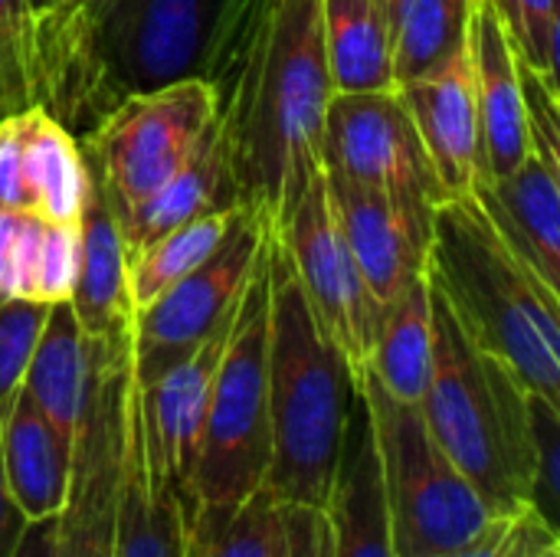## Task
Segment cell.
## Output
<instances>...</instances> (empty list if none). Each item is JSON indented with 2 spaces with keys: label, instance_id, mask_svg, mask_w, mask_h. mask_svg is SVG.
Masks as SVG:
<instances>
[{
  "label": "cell",
  "instance_id": "ba28073f",
  "mask_svg": "<svg viewBox=\"0 0 560 557\" xmlns=\"http://www.w3.org/2000/svg\"><path fill=\"white\" fill-rule=\"evenodd\" d=\"M430 286V282H427ZM433 302V371L417 404L440 450L476 486L486 506L502 515L528 506L515 486L505 450V410L486 355L456 325L446 302Z\"/></svg>",
  "mask_w": 560,
  "mask_h": 557
},
{
  "label": "cell",
  "instance_id": "8fae6325",
  "mask_svg": "<svg viewBox=\"0 0 560 557\" xmlns=\"http://www.w3.org/2000/svg\"><path fill=\"white\" fill-rule=\"evenodd\" d=\"M269 233L272 223L266 213L253 207H233L217 250L151 305L135 312L131 361L135 381L141 387L184 361L236 312Z\"/></svg>",
  "mask_w": 560,
  "mask_h": 557
},
{
  "label": "cell",
  "instance_id": "e575fe53",
  "mask_svg": "<svg viewBox=\"0 0 560 557\" xmlns=\"http://www.w3.org/2000/svg\"><path fill=\"white\" fill-rule=\"evenodd\" d=\"M532 440H535V492L532 506L558 525L560 509V407L532 394Z\"/></svg>",
  "mask_w": 560,
  "mask_h": 557
},
{
  "label": "cell",
  "instance_id": "d6a6232c",
  "mask_svg": "<svg viewBox=\"0 0 560 557\" xmlns=\"http://www.w3.org/2000/svg\"><path fill=\"white\" fill-rule=\"evenodd\" d=\"M505 26L515 56L548 76H558V0H489Z\"/></svg>",
  "mask_w": 560,
  "mask_h": 557
},
{
  "label": "cell",
  "instance_id": "9a60e30c",
  "mask_svg": "<svg viewBox=\"0 0 560 557\" xmlns=\"http://www.w3.org/2000/svg\"><path fill=\"white\" fill-rule=\"evenodd\" d=\"M466 53L479 115V181L509 177L528 158V131L518 56L489 0L472 7Z\"/></svg>",
  "mask_w": 560,
  "mask_h": 557
},
{
  "label": "cell",
  "instance_id": "9c48e42d",
  "mask_svg": "<svg viewBox=\"0 0 560 557\" xmlns=\"http://www.w3.org/2000/svg\"><path fill=\"white\" fill-rule=\"evenodd\" d=\"M213 121V92L203 76H187L148 92L125 95L79 141L102 171L112 217L164 187L194 154Z\"/></svg>",
  "mask_w": 560,
  "mask_h": 557
},
{
  "label": "cell",
  "instance_id": "603a6c76",
  "mask_svg": "<svg viewBox=\"0 0 560 557\" xmlns=\"http://www.w3.org/2000/svg\"><path fill=\"white\" fill-rule=\"evenodd\" d=\"M20 167L26 210L49 223L79 227L89 197L85 151L43 105L20 112Z\"/></svg>",
  "mask_w": 560,
  "mask_h": 557
},
{
  "label": "cell",
  "instance_id": "74e56055",
  "mask_svg": "<svg viewBox=\"0 0 560 557\" xmlns=\"http://www.w3.org/2000/svg\"><path fill=\"white\" fill-rule=\"evenodd\" d=\"M56 535H59V515L33 519V522H26L10 557H59L56 555Z\"/></svg>",
  "mask_w": 560,
  "mask_h": 557
},
{
  "label": "cell",
  "instance_id": "4fadbf2b",
  "mask_svg": "<svg viewBox=\"0 0 560 557\" xmlns=\"http://www.w3.org/2000/svg\"><path fill=\"white\" fill-rule=\"evenodd\" d=\"M233 315L184 361L151 384H138V423L148 463L161 469L180 496L184 512H194V466L207 420L213 378L226 348Z\"/></svg>",
  "mask_w": 560,
  "mask_h": 557
},
{
  "label": "cell",
  "instance_id": "7bdbcfd3",
  "mask_svg": "<svg viewBox=\"0 0 560 557\" xmlns=\"http://www.w3.org/2000/svg\"><path fill=\"white\" fill-rule=\"evenodd\" d=\"M545 557H560V548H558V552H551V555H545Z\"/></svg>",
  "mask_w": 560,
  "mask_h": 557
},
{
  "label": "cell",
  "instance_id": "5b68a950",
  "mask_svg": "<svg viewBox=\"0 0 560 557\" xmlns=\"http://www.w3.org/2000/svg\"><path fill=\"white\" fill-rule=\"evenodd\" d=\"M269 250L249 272L236 302L226 348L213 378L194 466L197 506H240L266 486L272 460L269 427Z\"/></svg>",
  "mask_w": 560,
  "mask_h": 557
},
{
  "label": "cell",
  "instance_id": "44dd1931",
  "mask_svg": "<svg viewBox=\"0 0 560 557\" xmlns=\"http://www.w3.org/2000/svg\"><path fill=\"white\" fill-rule=\"evenodd\" d=\"M240 207L233 177H230V158L223 135L217 128V118L200 135L194 154L187 164L151 197L135 204L125 217H118V233L125 243V256L141 250L144 243L158 240L161 233L174 230L177 223L203 213V210H230Z\"/></svg>",
  "mask_w": 560,
  "mask_h": 557
},
{
  "label": "cell",
  "instance_id": "83f0119b",
  "mask_svg": "<svg viewBox=\"0 0 560 557\" xmlns=\"http://www.w3.org/2000/svg\"><path fill=\"white\" fill-rule=\"evenodd\" d=\"M476 0H407L390 33L394 89L436 76L466 53Z\"/></svg>",
  "mask_w": 560,
  "mask_h": 557
},
{
  "label": "cell",
  "instance_id": "e0dca14e",
  "mask_svg": "<svg viewBox=\"0 0 560 557\" xmlns=\"http://www.w3.org/2000/svg\"><path fill=\"white\" fill-rule=\"evenodd\" d=\"M325 194L364 282L381 302H390L417 276H423L427 246L413 236L384 194L335 171H325Z\"/></svg>",
  "mask_w": 560,
  "mask_h": 557
},
{
  "label": "cell",
  "instance_id": "836d02e7",
  "mask_svg": "<svg viewBox=\"0 0 560 557\" xmlns=\"http://www.w3.org/2000/svg\"><path fill=\"white\" fill-rule=\"evenodd\" d=\"M522 79V105H525V131H528V154L541 158L545 164L560 167V98L558 76L538 72L518 59Z\"/></svg>",
  "mask_w": 560,
  "mask_h": 557
},
{
  "label": "cell",
  "instance_id": "d590c367",
  "mask_svg": "<svg viewBox=\"0 0 560 557\" xmlns=\"http://www.w3.org/2000/svg\"><path fill=\"white\" fill-rule=\"evenodd\" d=\"M36 105L33 39L0 30V118Z\"/></svg>",
  "mask_w": 560,
  "mask_h": 557
},
{
  "label": "cell",
  "instance_id": "6da1fadb",
  "mask_svg": "<svg viewBox=\"0 0 560 557\" xmlns=\"http://www.w3.org/2000/svg\"><path fill=\"white\" fill-rule=\"evenodd\" d=\"M197 76L213 92L240 207L279 227L322 174V125L335 95L322 0H226Z\"/></svg>",
  "mask_w": 560,
  "mask_h": 557
},
{
  "label": "cell",
  "instance_id": "4dcf8cb0",
  "mask_svg": "<svg viewBox=\"0 0 560 557\" xmlns=\"http://www.w3.org/2000/svg\"><path fill=\"white\" fill-rule=\"evenodd\" d=\"M558 548V525H551L535 506H522L515 512L492 515L466 545L440 557H545Z\"/></svg>",
  "mask_w": 560,
  "mask_h": 557
},
{
  "label": "cell",
  "instance_id": "1f68e13d",
  "mask_svg": "<svg viewBox=\"0 0 560 557\" xmlns=\"http://www.w3.org/2000/svg\"><path fill=\"white\" fill-rule=\"evenodd\" d=\"M46 315H49V302H36V299L0 302V417L10 410V404L23 387Z\"/></svg>",
  "mask_w": 560,
  "mask_h": 557
},
{
  "label": "cell",
  "instance_id": "7402d4cb",
  "mask_svg": "<svg viewBox=\"0 0 560 557\" xmlns=\"http://www.w3.org/2000/svg\"><path fill=\"white\" fill-rule=\"evenodd\" d=\"M79 272V227L0 204V302H66Z\"/></svg>",
  "mask_w": 560,
  "mask_h": 557
},
{
  "label": "cell",
  "instance_id": "3957f363",
  "mask_svg": "<svg viewBox=\"0 0 560 557\" xmlns=\"http://www.w3.org/2000/svg\"><path fill=\"white\" fill-rule=\"evenodd\" d=\"M423 276L479 355L560 407L558 289L499 236L472 194L436 207Z\"/></svg>",
  "mask_w": 560,
  "mask_h": 557
},
{
  "label": "cell",
  "instance_id": "8d00e7d4",
  "mask_svg": "<svg viewBox=\"0 0 560 557\" xmlns=\"http://www.w3.org/2000/svg\"><path fill=\"white\" fill-rule=\"evenodd\" d=\"M276 557H328V525L322 509L282 502V538Z\"/></svg>",
  "mask_w": 560,
  "mask_h": 557
},
{
  "label": "cell",
  "instance_id": "30bf717a",
  "mask_svg": "<svg viewBox=\"0 0 560 557\" xmlns=\"http://www.w3.org/2000/svg\"><path fill=\"white\" fill-rule=\"evenodd\" d=\"M322 171L384 194L430 246L433 213L446 197L397 89L331 95L322 125Z\"/></svg>",
  "mask_w": 560,
  "mask_h": 557
},
{
  "label": "cell",
  "instance_id": "277c9868",
  "mask_svg": "<svg viewBox=\"0 0 560 557\" xmlns=\"http://www.w3.org/2000/svg\"><path fill=\"white\" fill-rule=\"evenodd\" d=\"M358 378L318 328L276 240L269 250V427L266 489L279 502L325 509Z\"/></svg>",
  "mask_w": 560,
  "mask_h": 557
},
{
  "label": "cell",
  "instance_id": "7a4b0ae2",
  "mask_svg": "<svg viewBox=\"0 0 560 557\" xmlns=\"http://www.w3.org/2000/svg\"><path fill=\"white\" fill-rule=\"evenodd\" d=\"M226 0H52L36 13V105L75 138L125 95L197 76Z\"/></svg>",
  "mask_w": 560,
  "mask_h": 557
},
{
  "label": "cell",
  "instance_id": "f546056e",
  "mask_svg": "<svg viewBox=\"0 0 560 557\" xmlns=\"http://www.w3.org/2000/svg\"><path fill=\"white\" fill-rule=\"evenodd\" d=\"M233 210V207H230ZM230 210H203L174 230L161 233L158 240L135 250L128 259V292L135 302V312L151 305L161 292H167L177 279H184L190 269H197L223 240Z\"/></svg>",
  "mask_w": 560,
  "mask_h": 557
},
{
  "label": "cell",
  "instance_id": "ffe728a7",
  "mask_svg": "<svg viewBox=\"0 0 560 557\" xmlns=\"http://www.w3.org/2000/svg\"><path fill=\"white\" fill-rule=\"evenodd\" d=\"M0 466L16 509L30 522L62 512L72 476V437L59 433L23 391L0 417Z\"/></svg>",
  "mask_w": 560,
  "mask_h": 557
},
{
  "label": "cell",
  "instance_id": "ab89813d",
  "mask_svg": "<svg viewBox=\"0 0 560 557\" xmlns=\"http://www.w3.org/2000/svg\"><path fill=\"white\" fill-rule=\"evenodd\" d=\"M0 30L13 36H30L36 30V13L30 0H0Z\"/></svg>",
  "mask_w": 560,
  "mask_h": 557
},
{
  "label": "cell",
  "instance_id": "cb8c5ba5",
  "mask_svg": "<svg viewBox=\"0 0 560 557\" xmlns=\"http://www.w3.org/2000/svg\"><path fill=\"white\" fill-rule=\"evenodd\" d=\"M115 557H187V512L171 479L148 463L138 423V401L125 453Z\"/></svg>",
  "mask_w": 560,
  "mask_h": 557
},
{
  "label": "cell",
  "instance_id": "60d3db41",
  "mask_svg": "<svg viewBox=\"0 0 560 557\" xmlns=\"http://www.w3.org/2000/svg\"><path fill=\"white\" fill-rule=\"evenodd\" d=\"M404 3H407V0H377V7H381V13H384V20H387V30H390V33H394V26H397V20H400Z\"/></svg>",
  "mask_w": 560,
  "mask_h": 557
},
{
  "label": "cell",
  "instance_id": "7c38bea8",
  "mask_svg": "<svg viewBox=\"0 0 560 557\" xmlns=\"http://www.w3.org/2000/svg\"><path fill=\"white\" fill-rule=\"evenodd\" d=\"M276 230V240L299 279L318 328L341 348L351 368H364L381 328L384 302L364 282L325 194V171L299 197Z\"/></svg>",
  "mask_w": 560,
  "mask_h": 557
},
{
  "label": "cell",
  "instance_id": "f35d334b",
  "mask_svg": "<svg viewBox=\"0 0 560 557\" xmlns=\"http://www.w3.org/2000/svg\"><path fill=\"white\" fill-rule=\"evenodd\" d=\"M26 522L30 519L16 509V502H13V496L7 489V479H3V466H0V557L13 555Z\"/></svg>",
  "mask_w": 560,
  "mask_h": 557
},
{
  "label": "cell",
  "instance_id": "f1b7e54d",
  "mask_svg": "<svg viewBox=\"0 0 560 557\" xmlns=\"http://www.w3.org/2000/svg\"><path fill=\"white\" fill-rule=\"evenodd\" d=\"M282 502L262 486L240 506H197L187 515V557H276Z\"/></svg>",
  "mask_w": 560,
  "mask_h": 557
},
{
  "label": "cell",
  "instance_id": "b9f144b4",
  "mask_svg": "<svg viewBox=\"0 0 560 557\" xmlns=\"http://www.w3.org/2000/svg\"><path fill=\"white\" fill-rule=\"evenodd\" d=\"M52 0H30V7H33V13H39V10H46Z\"/></svg>",
  "mask_w": 560,
  "mask_h": 557
},
{
  "label": "cell",
  "instance_id": "d6986e66",
  "mask_svg": "<svg viewBox=\"0 0 560 557\" xmlns=\"http://www.w3.org/2000/svg\"><path fill=\"white\" fill-rule=\"evenodd\" d=\"M472 197L499 236L560 289V167L528 154L509 177L479 181Z\"/></svg>",
  "mask_w": 560,
  "mask_h": 557
},
{
  "label": "cell",
  "instance_id": "4316f807",
  "mask_svg": "<svg viewBox=\"0 0 560 557\" xmlns=\"http://www.w3.org/2000/svg\"><path fill=\"white\" fill-rule=\"evenodd\" d=\"M322 39L335 92H390V30L377 0H322Z\"/></svg>",
  "mask_w": 560,
  "mask_h": 557
},
{
  "label": "cell",
  "instance_id": "484cf974",
  "mask_svg": "<svg viewBox=\"0 0 560 557\" xmlns=\"http://www.w3.org/2000/svg\"><path fill=\"white\" fill-rule=\"evenodd\" d=\"M85 378H89V341L79 328V318L69 299L52 302L20 391L39 407V414L59 433L72 437L82 410Z\"/></svg>",
  "mask_w": 560,
  "mask_h": 557
},
{
  "label": "cell",
  "instance_id": "ee69618b",
  "mask_svg": "<svg viewBox=\"0 0 560 557\" xmlns=\"http://www.w3.org/2000/svg\"><path fill=\"white\" fill-rule=\"evenodd\" d=\"M476 3H479V0H476Z\"/></svg>",
  "mask_w": 560,
  "mask_h": 557
},
{
  "label": "cell",
  "instance_id": "8992f818",
  "mask_svg": "<svg viewBox=\"0 0 560 557\" xmlns=\"http://www.w3.org/2000/svg\"><path fill=\"white\" fill-rule=\"evenodd\" d=\"M397 557H440L466 545L495 515L476 486L433 440L417 404L387 394L368 368H358Z\"/></svg>",
  "mask_w": 560,
  "mask_h": 557
},
{
  "label": "cell",
  "instance_id": "52a82bcc",
  "mask_svg": "<svg viewBox=\"0 0 560 557\" xmlns=\"http://www.w3.org/2000/svg\"><path fill=\"white\" fill-rule=\"evenodd\" d=\"M135 328V325H131ZM89 341V378L72 433V476L59 512V557H115L125 453L138 401L131 332Z\"/></svg>",
  "mask_w": 560,
  "mask_h": 557
},
{
  "label": "cell",
  "instance_id": "2e32d148",
  "mask_svg": "<svg viewBox=\"0 0 560 557\" xmlns=\"http://www.w3.org/2000/svg\"><path fill=\"white\" fill-rule=\"evenodd\" d=\"M443 197H469L479 181V115L469 53L456 56L430 79L397 85Z\"/></svg>",
  "mask_w": 560,
  "mask_h": 557
},
{
  "label": "cell",
  "instance_id": "ac0fdd59",
  "mask_svg": "<svg viewBox=\"0 0 560 557\" xmlns=\"http://www.w3.org/2000/svg\"><path fill=\"white\" fill-rule=\"evenodd\" d=\"M85 164H89V197L79 220V272L69 305L85 338H108V335L131 332L135 302L128 292L125 243L102 187V171L89 151H85Z\"/></svg>",
  "mask_w": 560,
  "mask_h": 557
},
{
  "label": "cell",
  "instance_id": "5bb4252c",
  "mask_svg": "<svg viewBox=\"0 0 560 557\" xmlns=\"http://www.w3.org/2000/svg\"><path fill=\"white\" fill-rule=\"evenodd\" d=\"M358 378V374H354ZM328 557H397L374 423L361 384L354 387L331 489L325 499Z\"/></svg>",
  "mask_w": 560,
  "mask_h": 557
},
{
  "label": "cell",
  "instance_id": "d4e9b609",
  "mask_svg": "<svg viewBox=\"0 0 560 557\" xmlns=\"http://www.w3.org/2000/svg\"><path fill=\"white\" fill-rule=\"evenodd\" d=\"M397 401L420 404L433 371V302L427 276L384 302L374 351L364 364Z\"/></svg>",
  "mask_w": 560,
  "mask_h": 557
}]
</instances>
